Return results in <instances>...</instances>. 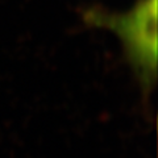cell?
Segmentation results:
<instances>
[{
    "label": "cell",
    "instance_id": "obj_1",
    "mask_svg": "<svg viewBox=\"0 0 158 158\" xmlns=\"http://www.w3.org/2000/svg\"><path fill=\"white\" fill-rule=\"evenodd\" d=\"M92 21L118 36L142 91L149 95L157 79V0H140L121 15L94 13Z\"/></svg>",
    "mask_w": 158,
    "mask_h": 158
}]
</instances>
